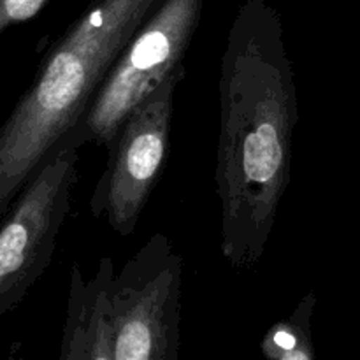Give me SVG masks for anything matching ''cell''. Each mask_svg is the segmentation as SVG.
<instances>
[{"mask_svg": "<svg viewBox=\"0 0 360 360\" xmlns=\"http://www.w3.org/2000/svg\"><path fill=\"white\" fill-rule=\"evenodd\" d=\"M217 192L221 255L232 269H252L267 248L292 178L297 88L280 13L245 0L220 62Z\"/></svg>", "mask_w": 360, "mask_h": 360, "instance_id": "6da1fadb", "label": "cell"}, {"mask_svg": "<svg viewBox=\"0 0 360 360\" xmlns=\"http://www.w3.org/2000/svg\"><path fill=\"white\" fill-rule=\"evenodd\" d=\"M162 0H91L49 48L0 127V218L56 143L79 123L137 28Z\"/></svg>", "mask_w": 360, "mask_h": 360, "instance_id": "7a4b0ae2", "label": "cell"}, {"mask_svg": "<svg viewBox=\"0 0 360 360\" xmlns=\"http://www.w3.org/2000/svg\"><path fill=\"white\" fill-rule=\"evenodd\" d=\"M204 0H162L115 60L90 108L69 132L111 150L127 116L183 65Z\"/></svg>", "mask_w": 360, "mask_h": 360, "instance_id": "3957f363", "label": "cell"}, {"mask_svg": "<svg viewBox=\"0 0 360 360\" xmlns=\"http://www.w3.org/2000/svg\"><path fill=\"white\" fill-rule=\"evenodd\" d=\"M81 148L67 132L0 218V319L21 304L51 264L69 217Z\"/></svg>", "mask_w": 360, "mask_h": 360, "instance_id": "277c9868", "label": "cell"}, {"mask_svg": "<svg viewBox=\"0 0 360 360\" xmlns=\"http://www.w3.org/2000/svg\"><path fill=\"white\" fill-rule=\"evenodd\" d=\"M183 257L162 232L151 236L108 283L112 360H178Z\"/></svg>", "mask_w": 360, "mask_h": 360, "instance_id": "5b68a950", "label": "cell"}, {"mask_svg": "<svg viewBox=\"0 0 360 360\" xmlns=\"http://www.w3.org/2000/svg\"><path fill=\"white\" fill-rule=\"evenodd\" d=\"M185 77L178 67L122 123L90 199L94 218L105 217L116 234H132L171 151L174 95Z\"/></svg>", "mask_w": 360, "mask_h": 360, "instance_id": "8992f818", "label": "cell"}, {"mask_svg": "<svg viewBox=\"0 0 360 360\" xmlns=\"http://www.w3.org/2000/svg\"><path fill=\"white\" fill-rule=\"evenodd\" d=\"M115 262L101 260L97 273L84 280L76 262L70 269L67 315L62 330V360H112V330L109 322L108 283Z\"/></svg>", "mask_w": 360, "mask_h": 360, "instance_id": "52a82bcc", "label": "cell"}, {"mask_svg": "<svg viewBox=\"0 0 360 360\" xmlns=\"http://www.w3.org/2000/svg\"><path fill=\"white\" fill-rule=\"evenodd\" d=\"M315 306V292H308L290 316L278 320L266 330L260 341V354L271 360H315L316 354L311 334Z\"/></svg>", "mask_w": 360, "mask_h": 360, "instance_id": "ba28073f", "label": "cell"}, {"mask_svg": "<svg viewBox=\"0 0 360 360\" xmlns=\"http://www.w3.org/2000/svg\"><path fill=\"white\" fill-rule=\"evenodd\" d=\"M51 0H0V35L13 25L37 16Z\"/></svg>", "mask_w": 360, "mask_h": 360, "instance_id": "9c48e42d", "label": "cell"}]
</instances>
